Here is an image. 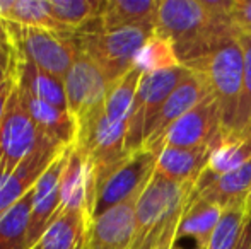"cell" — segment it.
Instances as JSON below:
<instances>
[{
  "instance_id": "18",
  "label": "cell",
  "mask_w": 251,
  "mask_h": 249,
  "mask_svg": "<svg viewBox=\"0 0 251 249\" xmlns=\"http://www.w3.org/2000/svg\"><path fill=\"white\" fill-rule=\"evenodd\" d=\"M248 160H251V140L239 133H226L224 138L214 149L207 167L197 181V193L214 183L217 178L239 169Z\"/></svg>"
},
{
  "instance_id": "37",
  "label": "cell",
  "mask_w": 251,
  "mask_h": 249,
  "mask_svg": "<svg viewBox=\"0 0 251 249\" xmlns=\"http://www.w3.org/2000/svg\"><path fill=\"white\" fill-rule=\"evenodd\" d=\"M245 135H246V136H248V138L251 140V125H250V128H248V130H246V133H245Z\"/></svg>"
},
{
  "instance_id": "16",
  "label": "cell",
  "mask_w": 251,
  "mask_h": 249,
  "mask_svg": "<svg viewBox=\"0 0 251 249\" xmlns=\"http://www.w3.org/2000/svg\"><path fill=\"white\" fill-rule=\"evenodd\" d=\"M91 222L93 217L84 210L58 213L34 249H89Z\"/></svg>"
},
{
  "instance_id": "24",
  "label": "cell",
  "mask_w": 251,
  "mask_h": 249,
  "mask_svg": "<svg viewBox=\"0 0 251 249\" xmlns=\"http://www.w3.org/2000/svg\"><path fill=\"white\" fill-rule=\"evenodd\" d=\"M140 79H142V72L133 67L126 75H123L118 82L111 86L104 101V114L109 121L118 125H128Z\"/></svg>"
},
{
  "instance_id": "29",
  "label": "cell",
  "mask_w": 251,
  "mask_h": 249,
  "mask_svg": "<svg viewBox=\"0 0 251 249\" xmlns=\"http://www.w3.org/2000/svg\"><path fill=\"white\" fill-rule=\"evenodd\" d=\"M239 43L243 48L245 73H243V96L236 118V133L245 135L251 125V34H239Z\"/></svg>"
},
{
  "instance_id": "26",
  "label": "cell",
  "mask_w": 251,
  "mask_h": 249,
  "mask_svg": "<svg viewBox=\"0 0 251 249\" xmlns=\"http://www.w3.org/2000/svg\"><path fill=\"white\" fill-rule=\"evenodd\" d=\"M48 7L62 26L77 33L101 16L104 0H48Z\"/></svg>"
},
{
  "instance_id": "4",
  "label": "cell",
  "mask_w": 251,
  "mask_h": 249,
  "mask_svg": "<svg viewBox=\"0 0 251 249\" xmlns=\"http://www.w3.org/2000/svg\"><path fill=\"white\" fill-rule=\"evenodd\" d=\"M154 34V27H125L102 31L100 17L74 34L77 48L102 70L109 84H115L133 68L137 53Z\"/></svg>"
},
{
  "instance_id": "10",
  "label": "cell",
  "mask_w": 251,
  "mask_h": 249,
  "mask_svg": "<svg viewBox=\"0 0 251 249\" xmlns=\"http://www.w3.org/2000/svg\"><path fill=\"white\" fill-rule=\"evenodd\" d=\"M226 135L222 126L221 111L212 96L181 116L164 136L162 147H179V149H200L215 147Z\"/></svg>"
},
{
  "instance_id": "20",
  "label": "cell",
  "mask_w": 251,
  "mask_h": 249,
  "mask_svg": "<svg viewBox=\"0 0 251 249\" xmlns=\"http://www.w3.org/2000/svg\"><path fill=\"white\" fill-rule=\"evenodd\" d=\"M159 0H104L100 16L102 31L154 27Z\"/></svg>"
},
{
  "instance_id": "23",
  "label": "cell",
  "mask_w": 251,
  "mask_h": 249,
  "mask_svg": "<svg viewBox=\"0 0 251 249\" xmlns=\"http://www.w3.org/2000/svg\"><path fill=\"white\" fill-rule=\"evenodd\" d=\"M31 208L33 189L0 217V249H31Z\"/></svg>"
},
{
  "instance_id": "28",
  "label": "cell",
  "mask_w": 251,
  "mask_h": 249,
  "mask_svg": "<svg viewBox=\"0 0 251 249\" xmlns=\"http://www.w3.org/2000/svg\"><path fill=\"white\" fill-rule=\"evenodd\" d=\"M246 217H248L246 208L224 210L221 222L215 227L205 249H238L243 229H245Z\"/></svg>"
},
{
  "instance_id": "31",
  "label": "cell",
  "mask_w": 251,
  "mask_h": 249,
  "mask_svg": "<svg viewBox=\"0 0 251 249\" xmlns=\"http://www.w3.org/2000/svg\"><path fill=\"white\" fill-rule=\"evenodd\" d=\"M12 70V50L0 48V86L10 77Z\"/></svg>"
},
{
  "instance_id": "30",
  "label": "cell",
  "mask_w": 251,
  "mask_h": 249,
  "mask_svg": "<svg viewBox=\"0 0 251 249\" xmlns=\"http://www.w3.org/2000/svg\"><path fill=\"white\" fill-rule=\"evenodd\" d=\"M231 21L239 34H251V0H234Z\"/></svg>"
},
{
  "instance_id": "3",
  "label": "cell",
  "mask_w": 251,
  "mask_h": 249,
  "mask_svg": "<svg viewBox=\"0 0 251 249\" xmlns=\"http://www.w3.org/2000/svg\"><path fill=\"white\" fill-rule=\"evenodd\" d=\"M185 67L203 77L208 86V92L221 111L226 133H236V118L243 96L245 73V60L239 38L226 41L208 55L186 63Z\"/></svg>"
},
{
  "instance_id": "35",
  "label": "cell",
  "mask_w": 251,
  "mask_h": 249,
  "mask_svg": "<svg viewBox=\"0 0 251 249\" xmlns=\"http://www.w3.org/2000/svg\"><path fill=\"white\" fill-rule=\"evenodd\" d=\"M14 2H16V0H0V19L2 21H9Z\"/></svg>"
},
{
  "instance_id": "36",
  "label": "cell",
  "mask_w": 251,
  "mask_h": 249,
  "mask_svg": "<svg viewBox=\"0 0 251 249\" xmlns=\"http://www.w3.org/2000/svg\"><path fill=\"white\" fill-rule=\"evenodd\" d=\"M246 210L251 213V193H250V198H248V205H246Z\"/></svg>"
},
{
  "instance_id": "27",
  "label": "cell",
  "mask_w": 251,
  "mask_h": 249,
  "mask_svg": "<svg viewBox=\"0 0 251 249\" xmlns=\"http://www.w3.org/2000/svg\"><path fill=\"white\" fill-rule=\"evenodd\" d=\"M179 65H181V62L178 60L175 45L168 38L159 36L155 33L140 48L135 62H133V67L142 73L162 72V70L176 68Z\"/></svg>"
},
{
  "instance_id": "7",
  "label": "cell",
  "mask_w": 251,
  "mask_h": 249,
  "mask_svg": "<svg viewBox=\"0 0 251 249\" xmlns=\"http://www.w3.org/2000/svg\"><path fill=\"white\" fill-rule=\"evenodd\" d=\"M47 142L51 140L40 132L14 86L0 123V176L14 173L23 160Z\"/></svg>"
},
{
  "instance_id": "32",
  "label": "cell",
  "mask_w": 251,
  "mask_h": 249,
  "mask_svg": "<svg viewBox=\"0 0 251 249\" xmlns=\"http://www.w3.org/2000/svg\"><path fill=\"white\" fill-rule=\"evenodd\" d=\"M14 86H16V80H14L12 70H10V77L2 84V86H0V123H2L3 113H5L7 101H9V96H10V92H12Z\"/></svg>"
},
{
  "instance_id": "14",
  "label": "cell",
  "mask_w": 251,
  "mask_h": 249,
  "mask_svg": "<svg viewBox=\"0 0 251 249\" xmlns=\"http://www.w3.org/2000/svg\"><path fill=\"white\" fill-rule=\"evenodd\" d=\"M139 196L94 217L89 230V249H132Z\"/></svg>"
},
{
  "instance_id": "34",
  "label": "cell",
  "mask_w": 251,
  "mask_h": 249,
  "mask_svg": "<svg viewBox=\"0 0 251 249\" xmlns=\"http://www.w3.org/2000/svg\"><path fill=\"white\" fill-rule=\"evenodd\" d=\"M0 48H9L12 50V45H10L9 38V29H7V23L0 19Z\"/></svg>"
},
{
  "instance_id": "12",
  "label": "cell",
  "mask_w": 251,
  "mask_h": 249,
  "mask_svg": "<svg viewBox=\"0 0 251 249\" xmlns=\"http://www.w3.org/2000/svg\"><path fill=\"white\" fill-rule=\"evenodd\" d=\"M63 145L53 142L43 143L36 152L23 160L14 173L0 176V217L34 188L41 174L63 152Z\"/></svg>"
},
{
  "instance_id": "22",
  "label": "cell",
  "mask_w": 251,
  "mask_h": 249,
  "mask_svg": "<svg viewBox=\"0 0 251 249\" xmlns=\"http://www.w3.org/2000/svg\"><path fill=\"white\" fill-rule=\"evenodd\" d=\"M224 210L207 200L200 198L199 195L193 198L188 205L185 215L176 230V241L178 239H192L200 249H205L214 234L215 227L219 226Z\"/></svg>"
},
{
  "instance_id": "33",
  "label": "cell",
  "mask_w": 251,
  "mask_h": 249,
  "mask_svg": "<svg viewBox=\"0 0 251 249\" xmlns=\"http://www.w3.org/2000/svg\"><path fill=\"white\" fill-rule=\"evenodd\" d=\"M238 249H251V213L250 212H248V217H246L245 229H243Z\"/></svg>"
},
{
  "instance_id": "9",
  "label": "cell",
  "mask_w": 251,
  "mask_h": 249,
  "mask_svg": "<svg viewBox=\"0 0 251 249\" xmlns=\"http://www.w3.org/2000/svg\"><path fill=\"white\" fill-rule=\"evenodd\" d=\"M63 86H65L67 110L75 123H80L84 118L104 106L106 96L111 89V84L102 70L79 48L69 73L63 79Z\"/></svg>"
},
{
  "instance_id": "5",
  "label": "cell",
  "mask_w": 251,
  "mask_h": 249,
  "mask_svg": "<svg viewBox=\"0 0 251 249\" xmlns=\"http://www.w3.org/2000/svg\"><path fill=\"white\" fill-rule=\"evenodd\" d=\"M7 29L14 57L65 79L77 53L74 34H56L14 23H7Z\"/></svg>"
},
{
  "instance_id": "39",
  "label": "cell",
  "mask_w": 251,
  "mask_h": 249,
  "mask_svg": "<svg viewBox=\"0 0 251 249\" xmlns=\"http://www.w3.org/2000/svg\"><path fill=\"white\" fill-rule=\"evenodd\" d=\"M173 249H179V248H176V244H175V246H173ZM197 249H200V248H197Z\"/></svg>"
},
{
  "instance_id": "17",
  "label": "cell",
  "mask_w": 251,
  "mask_h": 249,
  "mask_svg": "<svg viewBox=\"0 0 251 249\" xmlns=\"http://www.w3.org/2000/svg\"><path fill=\"white\" fill-rule=\"evenodd\" d=\"M215 147H200V149H179V147L168 145L162 147L161 152L157 154L155 173L173 181L197 183L207 167Z\"/></svg>"
},
{
  "instance_id": "11",
  "label": "cell",
  "mask_w": 251,
  "mask_h": 249,
  "mask_svg": "<svg viewBox=\"0 0 251 249\" xmlns=\"http://www.w3.org/2000/svg\"><path fill=\"white\" fill-rule=\"evenodd\" d=\"M207 96L208 86L205 79L197 72H190V75L171 92V96L166 99L159 113L151 121L146 130V140H144V149L152 150L159 154L164 145V136L168 130L171 128L181 116H185L190 110L199 106Z\"/></svg>"
},
{
  "instance_id": "6",
  "label": "cell",
  "mask_w": 251,
  "mask_h": 249,
  "mask_svg": "<svg viewBox=\"0 0 251 249\" xmlns=\"http://www.w3.org/2000/svg\"><path fill=\"white\" fill-rule=\"evenodd\" d=\"M192 70L185 65L176 68L162 70V72L142 73L133 99L132 113L128 118V130H126V152L133 154L144 149L146 130L151 121L155 118L162 104L166 103L171 92L190 75Z\"/></svg>"
},
{
  "instance_id": "1",
  "label": "cell",
  "mask_w": 251,
  "mask_h": 249,
  "mask_svg": "<svg viewBox=\"0 0 251 249\" xmlns=\"http://www.w3.org/2000/svg\"><path fill=\"white\" fill-rule=\"evenodd\" d=\"M234 0H159L154 33L175 45L181 65L239 38L231 21Z\"/></svg>"
},
{
  "instance_id": "2",
  "label": "cell",
  "mask_w": 251,
  "mask_h": 249,
  "mask_svg": "<svg viewBox=\"0 0 251 249\" xmlns=\"http://www.w3.org/2000/svg\"><path fill=\"white\" fill-rule=\"evenodd\" d=\"M197 196V183L173 181L154 173L135 206L132 249H159L176 244V230Z\"/></svg>"
},
{
  "instance_id": "8",
  "label": "cell",
  "mask_w": 251,
  "mask_h": 249,
  "mask_svg": "<svg viewBox=\"0 0 251 249\" xmlns=\"http://www.w3.org/2000/svg\"><path fill=\"white\" fill-rule=\"evenodd\" d=\"M155 162L157 154L140 149L116 166L98 186L93 219L126 200L139 196L154 176Z\"/></svg>"
},
{
  "instance_id": "13",
  "label": "cell",
  "mask_w": 251,
  "mask_h": 249,
  "mask_svg": "<svg viewBox=\"0 0 251 249\" xmlns=\"http://www.w3.org/2000/svg\"><path fill=\"white\" fill-rule=\"evenodd\" d=\"M67 149L48 166L33 188V208H31L29 243L31 249L36 248L45 230L50 227L60 208V183L67 160Z\"/></svg>"
},
{
  "instance_id": "21",
  "label": "cell",
  "mask_w": 251,
  "mask_h": 249,
  "mask_svg": "<svg viewBox=\"0 0 251 249\" xmlns=\"http://www.w3.org/2000/svg\"><path fill=\"white\" fill-rule=\"evenodd\" d=\"M251 193V160L243 164L239 169L217 178L214 183L203 188L197 195L222 210L246 208Z\"/></svg>"
},
{
  "instance_id": "38",
  "label": "cell",
  "mask_w": 251,
  "mask_h": 249,
  "mask_svg": "<svg viewBox=\"0 0 251 249\" xmlns=\"http://www.w3.org/2000/svg\"><path fill=\"white\" fill-rule=\"evenodd\" d=\"M159 249H173V246H166V248H159Z\"/></svg>"
},
{
  "instance_id": "15",
  "label": "cell",
  "mask_w": 251,
  "mask_h": 249,
  "mask_svg": "<svg viewBox=\"0 0 251 249\" xmlns=\"http://www.w3.org/2000/svg\"><path fill=\"white\" fill-rule=\"evenodd\" d=\"M17 91H19V96L23 99V104L27 110V113H29V116L33 118V121L47 138H50L51 142L63 147H69L75 142L77 123L70 116L69 111L58 110V108L51 106L50 103L38 99L36 96L19 89V87H17Z\"/></svg>"
},
{
  "instance_id": "19",
  "label": "cell",
  "mask_w": 251,
  "mask_h": 249,
  "mask_svg": "<svg viewBox=\"0 0 251 249\" xmlns=\"http://www.w3.org/2000/svg\"><path fill=\"white\" fill-rule=\"evenodd\" d=\"M12 75L16 80V86L26 92L36 96L38 99H43L50 103L51 106L58 110H67V96L65 86L60 77L53 75L50 72H45L43 68L33 65V63L21 60L12 55Z\"/></svg>"
},
{
  "instance_id": "25",
  "label": "cell",
  "mask_w": 251,
  "mask_h": 249,
  "mask_svg": "<svg viewBox=\"0 0 251 249\" xmlns=\"http://www.w3.org/2000/svg\"><path fill=\"white\" fill-rule=\"evenodd\" d=\"M24 27H34V29L51 31L56 34H75L74 31L67 29L51 16L48 7V0H16L10 10L9 21Z\"/></svg>"
}]
</instances>
